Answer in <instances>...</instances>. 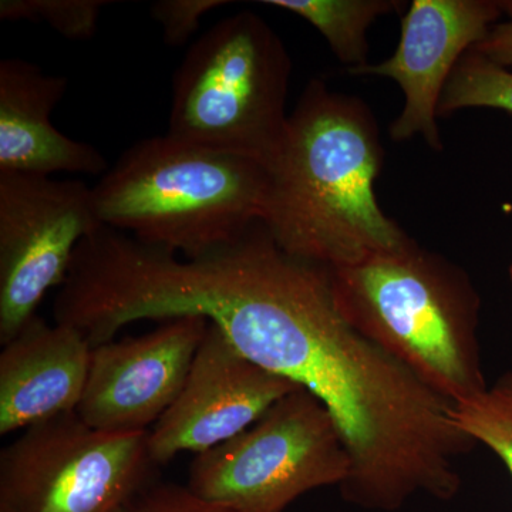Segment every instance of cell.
Instances as JSON below:
<instances>
[{
	"instance_id": "obj_1",
	"label": "cell",
	"mask_w": 512,
	"mask_h": 512,
	"mask_svg": "<svg viewBox=\"0 0 512 512\" xmlns=\"http://www.w3.org/2000/svg\"><path fill=\"white\" fill-rule=\"evenodd\" d=\"M382 165L369 107L312 80L269 165L262 224L286 254L325 269L406 248L412 239L377 204Z\"/></svg>"
},
{
	"instance_id": "obj_2",
	"label": "cell",
	"mask_w": 512,
	"mask_h": 512,
	"mask_svg": "<svg viewBox=\"0 0 512 512\" xmlns=\"http://www.w3.org/2000/svg\"><path fill=\"white\" fill-rule=\"evenodd\" d=\"M269 180L259 161L167 134L121 154L94 185V208L104 227L198 259L262 222Z\"/></svg>"
},
{
	"instance_id": "obj_3",
	"label": "cell",
	"mask_w": 512,
	"mask_h": 512,
	"mask_svg": "<svg viewBox=\"0 0 512 512\" xmlns=\"http://www.w3.org/2000/svg\"><path fill=\"white\" fill-rule=\"evenodd\" d=\"M340 313L451 403L487 389L480 298L463 269L416 244L326 269Z\"/></svg>"
},
{
	"instance_id": "obj_4",
	"label": "cell",
	"mask_w": 512,
	"mask_h": 512,
	"mask_svg": "<svg viewBox=\"0 0 512 512\" xmlns=\"http://www.w3.org/2000/svg\"><path fill=\"white\" fill-rule=\"evenodd\" d=\"M292 62L254 12L235 13L192 43L174 74L168 134L269 168L284 140Z\"/></svg>"
},
{
	"instance_id": "obj_5",
	"label": "cell",
	"mask_w": 512,
	"mask_h": 512,
	"mask_svg": "<svg viewBox=\"0 0 512 512\" xmlns=\"http://www.w3.org/2000/svg\"><path fill=\"white\" fill-rule=\"evenodd\" d=\"M350 468L332 416L299 387L244 433L197 454L187 485L232 512H285L309 491L340 487Z\"/></svg>"
},
{
	"instance_id": "obj_6",
	"label": "cell",
	"mask_w": 512,
	"mask_h": 512,
	"mask_svg": "<svg viewBox=\"0 0 512 512\" xmlns=\"http://www.w3.org/2000/svg\"><path fill=\"white\" fill-rule=\"evenodd\" d=\"M157 468L150 430H97L64 414L3 448L0 512H117Z\"/></svg>"
},
{
	"instance_id": "obj_7",
	"label": "cell",
	"mask_w": 512,
	"mask_h": 512,
	"mask_svg": "<svg viewBox=\"0 0 512 512\" xmlns=\"http://www.w3.org/2000/svg\"><path fill=\"white\" fill-rule=\"evenodd\" d=\"M101 227L93 188L79 180L0 173V343L35 318L66 282L76 249Z\"/></svg>"
},
{
	"instance_id": "obj_8",
	"label": "cell",
	"mask_w": 512,
	"mask_h": 512,
	"mask_svg": "<svg viewBox=\"0 0 512 512\" xmlns=\"http://www.w3.org/2000/svg\"><path fill=\"white\" fill-rule=\"evenodd\" d=\"M238 352L208 326L183 392L150 431L157 467L181 453H205L244 433L286 394L299 389Z\"/></svg>"
},
{
	"instance_id": "obj_9",
	"label": "cell",
	"mask_w": 512,
	"mask_h": 512,
	"mask_svg": "<svg viewBox=\"0 0 512 512\" xmlns=\"http://www.w3.org/2000/svg\"><path fill=\"white\" fill-rule=\"evenodd\" d=\"M208 326L202 316H183L136 338L94 346L80 419L104 431L156 426L183 392Z\"/></svg>"
},
{
	"instance_id": "obj_10",
	"label": "cell",
	"mask_w": 512,
	"mask_h": 512,
	"mask_svg": "<svg viewBox=\"0 0 512 512\" xmlns=\"http://www.w3.org/2000/svg\"><path fill=\"white\" fill-rule=\"evenodd\" d=\"M487 0H414L402 20L396 52L382 63L352 67L355 76L389 77L399 83L404 107L390 126L394 141L421 136L433 150L443 148L437 110L454 67L488 35L512 6Z\"/></svg>"
},
{
	"instance_id": "obj_11",
	"label": "cell",
	"mask_w": 512,
	"mask_h": 512,
	"mask_svg": "<svg viewBox=\"0 0 512 512\" xmlns=\"http://www.w3.org/2000/svg\"><path fill=\"white\" fill-rule=\"evenodd\" d=\"M93 346L82 332L36 315L0 353V434L76 413Z\"/></svg>"
},
{
	"instance_id": "obj_12",
	"label": "cell",
	"mask_w": 512,
	"mask_h": 512,
	"mask_svg": "<svg viewBox=\"0 0 512 512\" xmlns=\"http://www.w3.org/2000/svg\"><path fill=\"white\" fill-rule=\"evenodd\" d=\"M66 90L67 77L22 59L0 62V173L52 177L109 170L97 148L53 126L50 116Z\"/></svg>"
},
{
	"instance_id": "obj_13",
	"label": "cell",
	"mask_w": 512,
	"mask_h": 512,
	"mask_svg": "<svg viewBox=\"0 0 512 512\" xmlns=\"http://www.w3.org/2000/svg\"><path fill=\"white\" fill-rule=\"evenodd\" d=\"M264 5L288 10L318 29L340 62L367 64L366 32L377 18L403 8L397 0H264Z\"/></svg>"
},
{
	"instance_id": "obj_14",
	"label": "cell",
	"mask_w": 512,
	"mask_h": 512,
	"mask_svg": "<svg viewBox=\"0 0 512 512\" xmlns=\"http://www.w3.org/2000/svg\"><path fill=\"white\" fill-rule=\"evenodd\" d=\"M451 419L468 439L490 448L512 478V372L476 396L454 403Z\"/></svg>"
},
{
	"instance_id": "obj_15",
	"label": "cell",
	"mask_w": 512,
	"mask_h": 512,
	"mask_svg": "<svg viewBox=\"0 0 512 512\" xmlns=\"http://www.w3.org/2000/svg\"><path fill=\"white\" fill-rule=\"evenodd\" d=\"M473 107L512 113V72L468 50L444 87L437 116Z\"/></svg>"
},
{
	"instance_id": "obj_16",
	"label": "cell",
	"mask_w": 512,
	"mask_h": 512,
	"mask_svg": "<svg viewBox=\"0 0 512 512\" xmlns=\"http://www.w3.org/2000/svg\"><path fill=\"white\" fill-rule=\"evenodd\" d=\"M107 0H2L0 20L43 22L70 40H89L97 32Z\"/></svg>"
},
{
	"instance_id": "obj_17",
	"label": "cell",
	"mask_w": 512,
	"mask_h": 512,
	"mask_svg": "<svg viewBox=\"0 0 512 512\" xmlns=\"http://www.w3.org/2000/svg\"><path fill=\"white\" fill-rule=\"evenodd\" d=\"M117 512H232L195 494L188 485L153 481Z\"/></svg>"
},
{
	"instance_id": "obj_18",
	"label": "cell",
	"mask_w": 512,
	"mask_h": 512,
	"mask_svg": "<svg viewBox=\"0 0 512 512\" xmlns=\"http://www.w3.org/2000/svg\"><path fill=\"white\" fill-rule=\"evenodd\" d=\"M231 3L227 0H160L151 6V16L161 26L167 45L183 46L200 28L207 13Z\"/></svg>"
},
{
	"instance_id": "obj_19",
	"label": "cell",
	"mask_w": 512,
	"mask_h": 512,
	"mask_svg": "<svg viewBox=\"0 0 512 512\" xmlns=\"http://www.w3.org/2000/svg\"><path fill=\"white\" fill-rule=\"evenodd\" d=\"M471 50L505 69L512 66V18L493 26L488 35Z\"/></svg>"
},
{
	"instance_id": "obj_20",
	"label": "cell",
	"mask_w": 512,
	"mask_h": 512,
	"mask_svg": "<svg viewBox=\"0 0 512 512\" xmlns=\"http://www.w3.org/2000/svg\"><path fill=\"white\" fill-rule=\"evenodd\" d=\"M510 276H511V282H512V265H511V268H510Z\"/></svg>"
}]
</instances>
